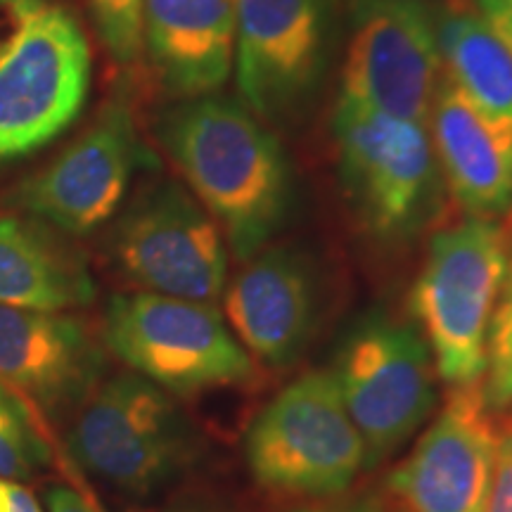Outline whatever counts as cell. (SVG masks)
<instances>
[{
    "label": "cell",
    "instance_id": "cell-6",
    "mask_svg": "<svg viewBox=\"0 0 512 512\" xmlns=\"http://www.w3.org/2000/svg\"><path fill=\"white\" fill-rule=\"evenodd\" d=\"M363 446L366 470L392 460L439 408V375L413 320L375 311L342 337L330 363Z\"/></svg>",
    "mask_w": 512,
    "mask_h": 512
},
{
    "label": "cell",
    "instance_id": "cell-26",
    "mask_svg": "<svg viewBox=\"0 0 512 512\" xmlns=\"http://www.w3.org/2000/svg\"><path fill=\"white\" fill-rule=\"evenodd\" d=\"M48 512H105L88 491L69 484H53L46 491Z\"/></svg>",
    "mask_w": 512,
    "mask_h": 512
},
{
    "label": "cell",
    "instance_id": "cell-32",
    "mask_svg": "<svg viewBox=\"0 0 512 512\" xmlns=\"http://www.w3.org/2000/svg\"><path fill=\"white\" fill-rule=\"evenodd\" d=\"M387 512H401V510H399V508H394V505L389 503V510H387Z\"/></svg>",
    "mask_w": 512,
    "mask_h": 512
},
{
    "label": "cell",
    "instance_id": "cell-13",
    "mask_svg": "<svg viewBox=\"0 0 512 512\" xmlns=\"http://www.w3.org/2000/svg\"><path fill=\"white\" fill-rule=\"evenodd\" d=\"M105 370V344L81 318L0 304V380L38 413L76 411Z\"/></svg>",
    "mask_w": 512,
    "mask_h": 512
},
{
    "label": "cell",
    "instance_id": "cell-20",
    "mask_svg": "<svg viewBox=\"0 0 512 512\" xmlns=\"http://www.w3.org/2000/svg\"><path fill=\"white\" fill-rule=\"evenodd\" d=\"M53 444L41 413L0 380V477L31 479L53 463Z\"/></svg>",
    "mask_w": 512,
    "mask_h": 512
},
{
    "label": "cell",
    "instance_id": "cell-27",
    "mask_svg": "<svg viewBox=\"0 0 512 512\" xmlns=\"http://www.w3.org/2000/svg\"><path fill=\"white\" fill-rule=\"evenodd\" d=\"M482 17L512 53V0H479Z\"/></svg>",
    "mask_w": 512,
    "mask_h": 512
},
{
    "label": "cell",
    "instance_id": "cell-8",
    "mask_svg": "<svg viewBox=\"0 0 512 512\" xmlns=\"http://www.w3.org/2000/svg\"><path fill=\"white\" fill-rule=\"evenodd\" d=\"M114 264L140 292L216 304L228 283V245L214 216L183 185L147 188L121 214Z\"/></svg>",
    "mask_w": 512,
    "mask_h": 512
},
{
    "label": "cell",
    "instance_id": "cell-24",
    "mask_svg": "<svg viewBox=\"0 0 512 512\" xmlns=\"http://www.w3.org/2000/svg\"><path fill=\"white\" fill-rule=\"evenodd\" d=\"M484 512H512V422L501 415V437L496 448L494 482Z\"/></svg>",
    "mask_w": 512,
    "mask_h": 512
},
{
    "label": "cell",
    "instance_id": "cell-16",
    "mask_svg": "<svg viewBox=\"0 0 512 512\" xmlns=\"http://www.w3.org/2000/svg\"><path fill=\"white\" fill-rule=\"evenodd\" d=\"M439 174L465 216L503 219L512 211V128L486 119L446 79L430 110Z\"/></svg>",
    "mask_w": 512,
    "mask_h": 512
},
{
    "label": "cell",
    "instance_id": "cell-10",
    "mask_svg": "<svg viewBox=\"0 0 512 512\" xmlns=\"http://www.w3.org/2000/svg\"><path fill=\"white\" fill-rule=\"evenodd\" d=\"M430 420L411 453L384 479L389 503L401 512H484L501 415L486 403L482 382L448 387Z\"/></svg>",
    "mask_w": 512,
    "mask_h": 512
},
{
    "label": "cell",
    "instance_id": "cell-18",
    "mask_svg": "<svg viewBox=\"0 0 512 512\" xmlns=\"http://www.w3.org/2000/svg\"><path fill=\"white\" fill-rule=\"evenodd\" d=\"M86 259L43 221L0 216V304L64 313L93 304Z\"/></svg>",
    "mask_w": 512,
    "mask_h": 512
},
{
    "label": "cell",
    "instance_id": "cell-12",
    "mask_svg": "<svg viewBox=\"0 0 512 512\" xmlns=\"http://www.w3.org/2000/svg\"><path fill=\"white\" fill-rule=\"evenodd\" d=\"M138 162L131 112L107 105L86 133L15 192L17 207L72 238L98 230L117 214Z\"/></svg>",
    "mask_w": 512,
    "mask_h": 512
},
{
    "label": "cell",
    "instance_id": "cell-14",
    "mask_svg": "<svg viewBox=\"0 0 512 512\" xmlns=\"http://www.w3.org/2000/svg\"><path fill=\"white\" fill-rule=\"evenodd\" d=\"M223 318L264 370H290L309 349L318 290L309 261L292 249L264 247L228 280Z\"/></svg>",
    "mask_w": 512,
    "mask_h": 512
},
{
    "label": "cell",
    "instance_id": "cell-9",
    "mask_svg": "<svg viewBox=\"0 0 512 512\" xmlns=\"http://www.w3.org/2000/svg\"><path fill=\"white\" fill-rule=\"evenodd\" d=\"M91 46L69 10L48 5L0 64V162L31 155L86 102Z\"/></svg>",
    "mask_w": 512,
    "mask_h": 512
},
{
    "label": "cell",
    "instance_id": "cell-1",
    "mask_svg": "<svg viewBox=\"0 0 512 512\" xmlns=\"http://www.w3.org/2000/svg\"><path fill=\"white\" fill-rule=\"evenodd\" d=\"M159 140L240 261L261 252L290 207V171L278 138L240 102L183 100L159 121Z\"/></svg>",
    "mask_w": 512,
    "mask_h": 512
},
{
    "label": "cell",
    "instance_id": "cell-21",
    "mask_svg": "<svg viewBox=\"0 0 512 512\" xmlns=\"http://www.w3.org/2000/svg\"><path fill=\"white\" fill-rule=\"evenodd\" d=\"M486 403L491 411L503 415L512 408V247L508 273L498 297L486 344V375L482 380Z\"/></svg>",
    "mask_w": 512,
    "mask_h": 512
},
{
    "label": "cell",
    "instance_id": "cell-28",
    "mask_svg": "<svg viewBox=\"0 0 512 512\" xmlns=\"http://www.w3.org/2000/svg\"><path fill=\"white\" fill-rule=\"evenodd\" d=\"M8 512H43L27 486L8 482Z\"/></svg>",
    "mask_w": 512,
    "mask_h": 512
},
{
    "label": "cell",
    "instance_id": "cell-15",
    "mask_svg": "<svg viewBox=\"0 0 512 512\" xmlns=\"http://www.w3.org/2000/svg\"><path fill=\"white\" fill-rule=\"evenodd\" d=\"M320 46V0H235V81L256 117L290 110L309 91Z\"/></svg>",
    "mask_w": 512,
    "mask_h": 512
},
{
    "label": "cell",
    "instance_id": "cell-5",
    "mask_svg": "<svg viewBox=\"0 0 512 512\" xmlns=\"http://www.w3.org/2000/svg\"><path fill=\"white\" fill-rule=\"evenodd\" d=\"M100 337L131 373L181 399L254 389L264 377L214 304L155 292L117 294L105 309Z\"/></svg>",
    "mask_w": 512,
    "mask_h": 512
},
{
    "label": "cell",
    "instance_id": "cell-7",
    "mask_svg": "<svg viewBox=\"0 0 512 512\" xmlns=\"http://www.w3.org/2000/svg\"><path fill=\"white\" fill-rule=\"evenodd\" d=\"M335 140L358 226L382 245L413 240L439 204L441 174L427 126L337 102Z\"/></svg>",
    "mask_w": 512,
    "mask_h": 512
},
{
    "label": "cell",
    "instance_id": "cell-29",
    "mask_svg": "<svg viewBox=\"0 0 512 512\" xmlns=\"http://www.w3.org/2000/svg\"><path fill=\"white\" fill-rule=\"evenodd\" d=\"M0 512H8V482H0Z\"/></svg>",
    "mask_w": 512,
    "mask_h": 512
},
{
    "label": "cell",
    "instance_id": "cell-2",
    "mask_svg": "<svg viewBox=\"0 0 512 512\" xmlns=\"http://www.w3.org/2000/svg\"><path fill=\"white\" fill-rule=\"evenodd\" d=\"M510 247L512 211L508 219L465 216L432 235L408 294V311L446 387L484 380L489 328Z\"/></svg>",
    "mask_w": 512,
    "mask_h": 512
},
{
    "label": "cell",
    "instance_id": "cell-4",
    "mask_svg": "<svg viewBox=\"0 0 512 512\" xmlns=\"http://www.w3.org/2000/svg\"><path fill=\"white\" fill-rule=\"evenodd\" d=\"M242 456L252 482L283 505L342 496L368 472L366 446L328 368L294 377L254 415Z\"/></svg>",
    "mask_w": 512,
    "mask_h": 512
},
{
    "label": "cell",
    "instance_id": "cell-17",
    "mask_svg": "<svg viewBox=\"0 0 512 512\" xmlns=\"http://www.w3.org/2000/svg\"><path fill=\"white\" fill-rule=\"evenodd\" d=\"M143 38L166 91L192 100L216 93L235 62V0H145Z\"/></svg>",
    "mask_w": 512,
    "mask_h": 512
},
{
    "label": "cell",
    "instance_id": "cell-30",
    "mask_svg": "<svg viewBox=\"0 0 512 512\" xmlns=\"http://www.w3.org/2000/svg\"><path fill=\"white\" fill-rule=\"evenodd\" d=\"M171 512H216V510L207 508V505H183V508H176Z\"/></svg>",
    "mask_w": 512,
    "mask_h": 512
},
{
    "label": "cell",
    "instance_id": "cell-31",
    "mask_svg": "<svg viewBox=\"0 0 512 512\" xmlns=\"http://www.w3.org/2000/svg\"><path fill=\"white\" fill-rule=\"evenodd\" d=\"M503 418H505V420H510V422H512V408H510V411H508V413H503Z\"/></svg>",
    "mask_w": 512,
    "mask_h": 512
},
{
    "label": "cell",
    "instance_id": "cell-3",
    "mask_svg": "<svg viewBox=\"0 0 512 512\" xmlns=\"http://www.w3.org/2000/svg\"><path fill=\"white\" fill-rule=\"evenodd\" d=\"M74 463L131 498H150L200 463L204 437L176 396L138 373L102 377L67 432Z\"/></svg>",
    "mask_w": 512,
    "mask_h": 512
},
{
    "label": "cell",
    "instance_id": "cell-22",
    "mask_svg": "<svg viewBox=\"0 0 512 512\" xmlns=\"http://www.w3.org/2000/svg\"><path fill=\"white\" fill-rule=\"evenodd\" d=\"M102 46L119 64H133L145 53V0H86Z\"/></svg>",
    "mask_w": 512,
    "mask_h": 512
},
{
    "label": "cell",
    "instance_id": "cell-25",
    "mask_svg": "<svg viewBox=\"0 0 512 512\" xmlns=\"http://www.w3.org/2000/svg\"><path fill=\"white\" fill-rule=\"evenodd\" d=\"M46 0H0V64L8 60Z\"/></svg>",
    "mask_w": 512,
    "mask_h": 512
},
{
    "label": "cell",
    "instance_id": "cell-19",
    "mask_svg": "<svg viewBox=\"0 0 512 512\" xmlns=\"http://www.w3.org/2000/svg\"><path fill=\"white\" fill-rule=\"evenodd\" d=\"M441 74L486 119L512 128V53L482 15L448 10L434 24Z\"/></svg>",
    "mask_w": 512,
    "mask_h": 512
},
{
    "label": "cell",
    "instance_id": "cell-11",
    "mask_svg": "<svg viewBox=\"0 0 512 512\" xmlns=\"http://www.w3.org/2000/svg\"><path fill=\"white\" fill-rule=\"evenodd\" d=\"M439 83L437 29L422 0H363L339 102L427 124Z\"/></svg>",
    "mask_w": 512,
    "mask_h": 512
},
{
    "label": "cell",
    "instance_id": "cell-23",
    "mask_svg": "<svg viewBox=\"0 0 512 512\" xmlns=\"http://www.w3.org/2000/svg\"><path fill=\"white\" fill-rule=\"evenodd\" d=\"M389 498L384 489L375 486H354L347 494L325 498V501L313 503H294L285 505L278 512H387Z\"/></svg>",
    "mask_w": 512,
    "mask_h": 512
}]
</instances>
